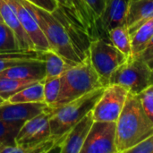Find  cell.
Returning a JSON list of instances; mask_svg holds the SVG:
<instances>
[{"instance_id": "obj_4", "label": "cell", "mask_w": 153, "mask_h": 153, "mask_svg": "<svg viewBox=\"0 0 153 153\" xmlns=\"http://www.w3.org/2000/svg\"><path fill=\"white\" fill-rule=\"evenodd\" d=\"M105 87L94 90L93 91L59 108H49V125L51 134L56 137H62L65 135L75 124L93 109Z\"/></svg>"}, {"instance_id": "obj_18", "label": "cell", "mask_w": 153, "mask_h": 153, "mask_svg": "<svg viewBox=\"0 0 153 153\" xmlns=\"http://www.w3.org/2000/svg\"><path fill=\"white\" fill-rule=\"evenodd\" d=\"M11 103H35L44 101L43 81L31 83L6 100Z\"/></svg>"}, {"instance_id": "obj_26", "label": "cell", "mask_w": 153, "mask_h": 153, "mask_svg": "<svg viewBox=\"0 0 153 153\" xmlns=\"http://www.w3.org/2000/svg\"><path fill=\"white\" fill-rule=\"evenodd\" d=\"M126 153H153V134L129 149Z\"/></svg>"}, {"instance_id": "obj_21", "label": "cell", "mask_w": 153, "mask_h": 153, "mask_svg": "<svg viewBox=\"0 0 153 153\" xmlns=\"http://www.w3.org/2000/svg\"><path fill=\"white\" fill-rule=\"evenodd\" d=\"M17 50L22 48L16 35L4 21H0V53Z\"/></svg>"}, {"instance_id": "obj_31", "label": "cell", "mask_w": 153, "mask_h": 153, "mask_svg": "<svg viewBox=\"0 0 153 153\" xmlns=\"http://www.w3.org/2000/svg\"><path fill=\"white\" fill-rule=\"evenodd\" d=\"M67 0H56V2L58 4H65L66 3Z\"/></svg>"}, {"instance_id": "obj_22", "label": "cell", "mask_w": 153, "mask_h": 153, "mask_svg": "<svg viewBox=\"0 0 153 153\" xmlns=\"http://www.w3.org/2000/svg\"><path fill=\"white\" fill-rule=\"evenodd\" d=\"M39 81L18 80L12 78H0V97L4 100L10 98L14 93L22 90L26 86Z\"/></svg>"}, {"instance_id": "obj_19", "label": "cell", "mask_w": 153, "mask_h": 153, "mask_svg": "<svg viewBox=\"0 0 153 153\" xmlns=\"http://www.w3.org/2000/svg\"><path fill=\"white\" fill-rule=\"evenodd\" d=\"M153 37V17L141 24L132 34L133 56L136 57L147 46Z\"/></svg>"}, {"instance_id": "obj_8", "label": "cell", "mask_w": 153, "mask_h": 153, "mask_svg": "<svg viewBox=\"0 0 153 153\" xmlns=\"http://www.w3.org/2000/svg\"><path fill=\"white\" fill-rule=\"evenodd\" d=\"M81 153H117L116 122L94 121Z\"/></svg>"}, {"instance_id": "obj_27", "label": "cell", "mask_w": 153, "mask_h": 153, "mask_svg": "<svg viewBox=\"0 0 153 153\" xmlns=\"http://www.w3.org/2000/svg\"><path fill=\"white\" fill-rule=\"evenodd\" d=\"M85 2L100 21V16L106 5V0H85Z\"/></svg>"}, {"instance_id": "obj_28", "label": "cell", "mask_w": 153, "mask_h": 153, "mask_svg": "<svg viewBox=\"0 0 153 153\" xmlns=\"http://www.w3.org/2000/svg\"><path fill=\"white\" fill-rule=\"evenodd\" d=\"M27 1L48 12H53L58 5L56 0H27Z\"/></svg>"}, {"instance_id": "obj_13", "label": "cell", "mask_w": 153, "mask_h": 153, "mask_svg": "<svg viewBox=\"0 0 153 153\" xmlns=\"http://www.w3.org/2000/svg\"><path fill=\"white\" fill-rule=\"evenodd\" d=\"M45 76L46 72L43 60H35L22 63L0 72V78L44 81Z\"/></svg>"}, {"instance_id": "obj_25", "label": "cell", "mask_w": 153, "mask_h": 153, "mask_svg": "<svg viewBox=\"0 0 153 153\" xmlns=\"http://www.w3.org/2000/svg\"><path fill=\"white\" fill-rule=\"evenodd\" d=\"M137 96L144 111L153 121V84L148 86Z\"/></svg>"}, {"instance_id": "obj_34", "label": "cell", "mask_w": 153, "mask_h": 153, "mask_svg": "<svg viewBox=\"0 0 153 153\" xmlns=\"http://www.w3.org/2000/svg\"><path fill=\"white\" fill-rule=\"evenodd\" d=\"M107 1H108V0H106V2H107Z\"/></svg>"}, {"instance_id": "obj_16", "label": "cell", "mask_w": 153, "mask_h": 153, "mask_svg": "<svg viewBox=\"0 0 153 153\" xmlns=\"http://www.w3.org/2000/svg\"><path fill=\"white\" fill-rule=\"evenodd\" d=\"M35 60H42L41 51L37 49H22L0 53V72L13 65Z\"/></svg>"}, {"instance_id": "obj_24", "label": "cell", "mask_w": 153, "mask_h": 153, "mask_svg": "<svg viewBox=\"0 0 153 153\" xmlns=\"http://www.w3.org/2000/svg\"><path fill=\"white\" fill-rule=\"evenodd\" d=\"M23 124L22 122L0 120V143L8 141H15V137Z\"/></svg>"}, {"instance_id": "obj_10", "label": "cell", "mask_w": 153, "mask_h": 153, "mask_svg": "<svg viewBox=\"0 0 153 153\" xmlns=\"http://www.w3.org/2000/svg\"><path fill=\"white\" fill-rule=\"evenodd\" d=\"M45 102L11 103L4 101L0 104V120L8 122H22L34 117L48 108Z\"/></svg>"}, {"instance_id": "obj_2", "label": "cell", "mask_w": 153, "mask_h": 153, "mask_svg": "<svg viewBox=\"0 0 153 153\" xmlns=\"http://www.w3.org/2000/svg\"><path fill=\"white\" fill-rule=\"evenodd\" d=\"M60 77L61 89L54 108L105 87L91 63L89 54L82 62L66 69Z\"/></svg>"}, {"instance_id": "obj_11", "label": "cell", "mask_w": 153, "mask_h": 153, "mask_svg": "<svg viewBox=\"0 0 153 153\" xmlns=\"http://www.w3.org/2000/svg\"><path fill=\"white\" fill-rule=\"evenodd\" d=\"M93 122L91 110L68 131L60 146L59 152L81 153Z\"/></svg>"}, {"instance_id": "obj_1", "label": "cell", "mask_w": 153, "mask_h": 153, "mask_svg": "<svg viewBox=\"0 0 153 153\" xmlns=\"http://www.w3.org/2000/svg\"><path fill=\"white\" fill-rule=\"evenodd\" d=\"M153 134V121L144 111L136 94L129 93L126 105L116 121L117 153L127 151Z\"/></svg>"}, {"instance_id": "obj_5", "label": "cell", "mask_w": 153, "mask_h": 153, "mask_svg": "<svg viewBox=\"0 0 153 153\" xmlns=\"http://www.w3.org/2000/svg\"><path fill=\"white\" fill-rule=\"evenodd\" d=\"M89 57L104 86L109 84V79L113 72L127 59L112 44L108 36L91 40L89 47Z\"/></svg>"}, {"instance_id": "obj_3", "label": "cell", "mask_w": 153, "mask_h": 153, "mask_svg": "<svg viewBox=\"0 0 153 153\" xmlns=\"http://www.w3.org/2000/svg\"><path fill=\"white\" fill-rule=\"evenodd\" d=\"M22 1L36 19L50 46V48L62 56L72 65L82 62V60L74 49L65 28L53 13L27 0Z\"/></svg>"}, {"instance_id": "obj_23", "label": "cell", "mask_w": 153, "mask_h": 153, "mask_svg": "<svg viewBox=\"0 0 153 153\" xmlns=\"http://www.w3.org/2000/svg\"><path fill=\"white\" fill-rule=\"evenodd\" d=\"M44 83V101L48 108H54L57 101L60 89H61V77H54L46 79Z\"/></svg>"}, {"instance_id": "obj_33", "label": "cell", "mask_w": 153, "mask_h": 153, "mask_svg": "<svg viewBox=\"0 0 153 153\" xmlns=\"http://www.w3.org/2000/svg\"><path fill=\"white\" fill-rule=\"evenodd\" d=\"M0 21H3V20H2V17H1V15H0Z\"/></svg>"}, {"instance_id": "obj_17", "label": "cell", "mask_w": 153, "mask_h": 153, "mask_svg": "<svg viewBox=\"0 0 153 153\" xmlns=\"http://www.w3.org/2000/svg\"><path fill=\"white\" fill-rule=\"evenodd\" d=\"M41 58L45 64V80L61 76L66 69L72 66L62 56L52 49L41 51Z\"/></svg>"}, {"instance_id": "obj_12", "label": "cell", "mask_w": 153, "mask_h": 153, "mask_svg": "<svg viewBox=\"0 0 153 153\" xmlns=\"http://www.w3.org/2000/svg\"><path fill=\"white\" fill-rule=\"evenodd\" d=\"M131 0H108L100 16V25L108 36L110 30L126 25V14Z\"/></svg>"}, {"instance_id": "obj_32", "label": "cell", "mask_w": 153, "mask_h": 153, "mask_svg": "<svg viewBox=\"0 0 153 153\" xmlns=\"http://www.w3.org/2000/svg\"><path fill=\"white\" fill-rule=\"evenodd\" d=\"M4 101H5V100H4V99L2 98V97H0V104H2V103H3Z\"/></svg>"}, {"instance_id": "obj_29", "label": "cell", "mask_w": 153, "mask_h": 153, "mask_svg": "<svg viewBox=\"0 0 153 153\" xmlns=\"http://www.w3.org/2000/svg\"><path fill=\"white\" fill-rule=\"evenodd\" d=\"M136 57H138L145 62H148V61L153 59V37L150 40V42L147 44L145 48Z\"/></svg>"}, {"instance_id": "obj_6", "label": "cell", "mask_w": 153, "mask_h": 153, "mask_svg": "<svg viewBox=\"0 0 153 153\" xmlns=\"http://www.w3.org/2000/svg\"><path fill=\"white\" fill-rule=\"evenodd\" d=\"M109 84H119L127 89L129 93L138 95L152 85L150 66L147 62L138 57L127 58L113 72Z\"/></svg>"}, {"instance_id": "obj_7", "label": "cell", "mask_w": 153, "mask_h": 153, "mask_svg": "<svg viewBox=\"0 0 153 153\" xmlns=\"http://www.w3.org/2000/svg\"><path fill=\"white\" fill-rule=\"evenodd\" d=\"M129 91L119 84H108L92 109L94 121L116 122L120 116Z\"/></svg>"}, {"instance_id": "obj_30", "label": "cell", "mask_w": 153, "mask_h": 153, "mask_svg": "<svg viewBox=\"0 0 153 153\" xmlns=\"http://www.w3.org/2000/svg\"><path fill=\"white\" fill-rule=\"evenodd\" d=\"M147 63H148V65L150 66V69L152 72V84H153V59L148 61Z\"/></svg>"}, {"instance_id": "obj_9", "label": "cell", "mask_w": 153, "mask_h": 153, "mask_svg": "<svg viewBox=\"0 0 153 153\" xmlns=\"http://www.w3.org/2000/svg\"><path fill=\"white\" fill-rule=\"evenodd\" d=\"M14 12L18 21L22 26L25 32L31 39L35 49L45 51L51 49L50 46L39 26L32 13L28 10L22 0H4Z\"/></svg>"}, {"instance_id": "obj_14", "label": "cell", "mask_w": 153, "mask_h": 153, "mask_svg": "<svg viewBox=\"0 0 153 153\" xmlns=\"http://www.w3.org/2000/svg\"><path fill=\"white\" fill-rule=\"evenodd\" d=\"M153 17V0H131L126 26L130 35L143 22Z\"/></svg>"}, {"instance_id": "obj_15", "label": "cell", "mask_w": 153, "mask_h": 153, "mask_svg": "<svg viewBox=\"0 0 153 153\" xmlns=\"http://www.w3.org/2000/svg\"><path fill=\"white\" fill-rule=\"evenodd\" d=\"M0 15L2 17V20L13 30V31L16 35L22 49H35L31 39L23 30L14 12L4 0H0Z\"/></svg>"}, {"instance_id": "obj_20", "label": "cell", "mask_w": 153, "mask_h": 153, "mask_svg": "<svg viewBox=\"0 0 153 153\" xmlns=\"http://www.w3.org/2000/svg\"><path fill=\"white\" fill-rule=\"evenodd\" d=\"M108 36L112 44L127 58L133 57L131 35L126 25L118 26L110 30L108 33Z\"/></svg>"}]
</instances>
